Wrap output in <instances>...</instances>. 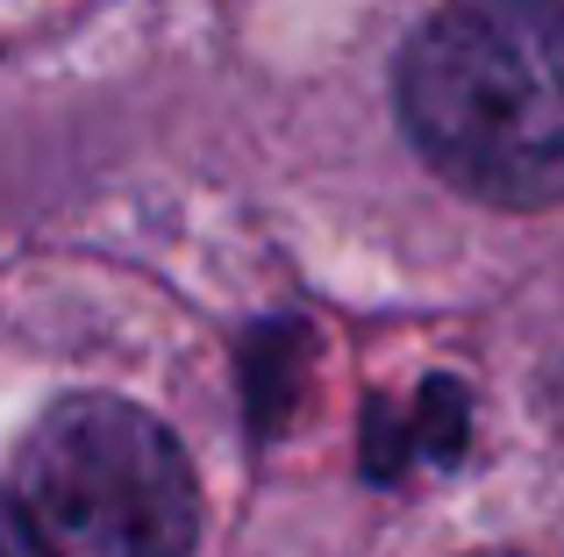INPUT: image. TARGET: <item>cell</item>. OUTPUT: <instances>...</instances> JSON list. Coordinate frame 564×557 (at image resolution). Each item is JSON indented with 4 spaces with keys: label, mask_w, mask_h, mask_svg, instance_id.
Masks as SVG:
<instances>
[{
    "label": "cell",
    "mask_w": 564,
    "mask_h": 557,
    "mask_svg": "<svg viewBox=\"0 0 564 557\" xmlns=\"http://www.w3.org/2000/svg\"><path fill=\"white\" fill-rule=\"evenodd\" d=\"M393 108L436 179L494 208L564 200V0H451L393 57Z\"/></svg>",
    "instance_id": "6da1fadb"
},
{
    "label": "cell",
    "mask_w": 564,
    "mask_h": 557,
    "mask_svg": "<svg viewBox=\"0 0 564 557\" xmlns=\"http://www.w3.org/2000/svg\"><path fill=\"white\" fill-rule=\"evenodd\" d=\"M8 522L43 557H193L200 487L158 415L115 393H72L14 458Z\"/></svg>",
    "instance_id": "7a4b0ae2"
},
{
    "label": "cell",
    "mask_w": 564,
    "mask_h": 557,
    "mask_svg": "<svg viewBox=\"0 0 564 557\" xmlns=\"http://www.w3.org/2000/svg\"><path fill=\"white\" fill-rule=\"evenodd\" d=\"M8 557H43V550H36V544H29V536H22V529H14V522H8Z\"/></svg>",
    "instance_id": "3957f363"
},
{
    "label": "cell",
    "mask_w": 564,
    "mask_h": 557,
    "mask_svg": "<svg viewBox=\"0 0 564 557\" xmlns=\"http://www.w3.org/2000/svg\"><path fill=\"white\" fill-rule=\"evenodd\" d=\"M479 557H522V550H479Z\"/></svg>",
    "instance_id": "277c9868"
}]
</instances>
